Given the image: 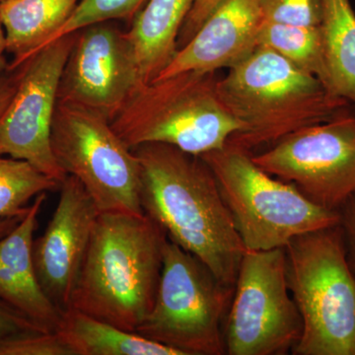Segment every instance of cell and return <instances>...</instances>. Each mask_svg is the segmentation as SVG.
Instances as JSON below:
<instances>
[{
    "label": "cell",
    "mask_w": 355,
    "mask_h": 355,
    "mask_svg": "<svg viewBox=\"0 0 355 355\" xmlns=\"http://www.w3.org/2000/svg\"><path fill=\"white\" fill-rule=\"evenodd\" d=\"M141 167L140 205L168 238L234 287L246 248L202 156L164 144L132 148Z\"/></svg>",
    "instance_id": "obj_1"
},
{
    "label": "cell",
    "mask_w": 355,
    "mask_h": 355,
    "mask_svg": "<svg viewBox=\"0 0 355 355\" xmlns=\"http://www.w3.org/2000/svg\"><path fill=\"white\" fill-rule=\"evenodd\" d=\"M167 241L146 214H100L69 309L137 331L155 300Z\"/></svg>",
    "instance_id": "obj_2"
},
{
    "label": "cell",
    "mask_w": 355,
    "mask_h": 355,
    "mask_svg": "<svg viewBox=\"0 0 355 355\" xmlns=\"http://www.w3.org/2000/svg\"><path fill=\"white\" fill-rule=\"evenodd\" d=\"M217 79V95L242 123L228 144L254 154L301 128L349 111L350 103L334 95L320 79L265 46Z\"/></svg>",
    "instance_id": "obj_3"
},
{
    "label": "cell",
    "mask_w": 355,
    "mask_h": 355,
    "mask_svg": "<svg viewBox=\"0 0 355 355\" xmlns=\"http://www.w3.org/2000/svg\"><path fill=\"white\" fill-rule=\"evenodd\" d=\"M216 73L187 71L144 83L111 121L130 148L164 144L195 155L223 148L243 125L217 95Z\"/></svg>",
    "instance_id": "obj_4"
},
{
    "label": "cell",
    "mask_w": 355,
    "mask_h": 355,
    "mask_svg": "<svg viewBox=\"0 0 355 355\" xmlns=\"http://www.w3.org/2000/svg\"><path fill=\"white\" fill-rule=\"evenodd\" d=\"M289 291L303 321L294 355H355V275L340 224L284 247Z\"/></svg>",
    "instance_id": "obj_5"
},
{
    "label": "cell",
    "mask_w": 355,
    "mask_h": 355,
    "mask_svg": "<svg viewBox=\"0 0 355 355\" xmlns=\"http://www.w3.org/2000/svg\"><path fill=\"white\" fill-rule=\"evenodd\" d=\"M246 250L284 248L296 236L338 223V214L310 202L293 186L261 169L252 153L227 144L202 154Z\"/></svg>",
    "instance_id": "obj_6"
},
{
    "label": "cell",
    "mask_w": 355,
    "mask_h": 355,
    "mask_svg": "<svg viewBox=\"0 0 355 355\" xmlns=\"http://www.w3.org/2000/svg\"><path fill=\"white\" fill-rule=\"evenodd\" d=\"M234 287L168 238L155 300L135 333L181 355H224Z\"/></svg>",
    "instance_id": "obj_7"
},
{
    "label": "cell",
    "mask_w": 355,
    "mask_h": 355,
    "mask_svg": "<svg viewBox=\"0 0 355 355\" xmlns=\"http://www.w3.org/2000/svg\"><path fill=\"white\" fill-rule=\"evenodd\" d=\"M51 139L58 166L83 184L100 214H144L139 158L108 120L58 101Z\"/></svg>",
    "instance_id": "obj_8"
},
{
    "label": "cell",
    "mask_w": 355,
    "mask_h": 355,
    "mask_svg": "<svg viewBox=\"0 0 355 355\" xmlns=\"http://www.w3.org/2000/svg\"><path fill=\"white\" fill-rule=\"evenodd\" d=\"M303 321L286 277L284 248L246 250L224 326L229 355L292 354Z\"/></svg>",
    "instance_id": "obj_9"
},
{
    "label": "cell",
    "mask_w": 355,
    "mask_h": 355,
    "mask_svg": "<svg viewBox=\"0 0 355 355\" xmlns=\"http://www.w3.org/2000/svg\"><path fill=\"white\" fill-rule=\"evenodd\" d=\"M252 158L310 202L338 211L355 190V114L301 128Z\"/></svg>",
    "instance_id": "obj_10"
},
{
    "label": "cell",
    "mask_w": 355,
    "mask_h": 355,
    "mask_svg": "<svg viewBox=\"0 0 355 355\" xmlns=\"http://www.w3.org/2000/svg\"><path fill=\"white\" fill-rule=\"evenodd\" d=\"M76 37L77 32L51 42L16 69L15 92L0 114V155L27 161L60 184L67 175L53 156L51 128L60 77Z\"/></svg>",
    "instance_id": "obj_11"
},
{
    "label": "cell",
    "mask_w": 355,
    "mask_h": 355,
    "mask_svg": "<svg viewBox=\"0 0 355 355\" xmlns=\"http://www.w3.org/2000/svg\"><path fill=\"white\" fill-rule=\"evenodd\" d=\"M142 84L127 33L110 22L97 23L77 32L58 101L90 110L111 123Z\"/></svg>",
    "instance_id": "obj_12"
},
{
    "label": "cell",
    "mask_w": 355,
    "mask_h": 355,
    "mask_svg": "<svg viewBox=\"0 0 355 355\" xmlns=\"http://www.w3.org/2000/svg\"><path fill=\"white\" fill-rule=\"evenodd\" d=\"M60 189L58 205L46 230L33 242V260L44 293L64 312L69 310L100 211L76 177L67 175Z\"/></svg>",
    "instance_id": "obj_13"
},
{
    "label": "cell",
    "mask_w": 355,
    "mask_h": 355,
    "mask_svg": "<svg viewBox=\"0 0 355 355\" xmlns=\"http://www.w3.org/2000/svg\"><path fill=\"white\" fill-rule=\"evenodd\" d=\"M263 20L259 0H224L156 79L231 69L258 48Z\"/></svg>",
    "instance_id": "obj_14"
},
{
    "label": "cell",
    "mask_w": 355,
    "mask_h": 355,
    "mask_svg": "<svg viewBox=\"0 0 355 355\" xmlns=\"http://www.w3.org/2000/svg\"><path fill=\"white\" fill-rule=\"evenodd\" d=\"M46 198V193L37 196L19 223L0 238V300L42 330L57 331L64 312L44 293L33 260L34 232Z\"/></svg>",
    "instance_id": "obj_15"
},
{
    "label": "cell",
    "mask_w": 355,
    "mask_h": 355,
    "mask_svg": "<svg viewBox=\"0 0 355 355\" xmlns=\"http://www.w3.org/2000/svg\"><path fill=\"white\" fill-rule=\"evenodd\" d=\"M196 0H147L125 32L144 83L155 80L178 51L182 28Z\"/></svg>",
    "instance_id": "obj_16"
},
{
    "label": "cell",
    "mask_w": 355,
    "mask_h": 355,
    "mask_svg": "<svg viewBox=\"0 0 355 355\" xmlns=\"http://www.w3.org/2000/svg\"><path fill=\"white\" fill-rule=\"evenodd\" d=\"M81 0H2L0 17L6 30L9 70L21 67L41 50L69 20Z\"/></svg>",
    "instance_id": "obj_17"
},
{
    "label": "cell",
    "mask_w": 355,
    "mask_h": 355,
    "mask_svg": "<svg viewBox=\"0 0 355 355\" xmlns=\"http://www.w3.org/2000/svg\"><path fill=\"white\" fill-rule=\"evenodd\" d=\"M57 331L73 355H181L135 331L123 330L74 309L62 313Z\"/></svg>",
    "instance_id": "obj_18"
},
{
    "label": "cell",
    "mask_w": 355,
    "mask_h": 355,
    "mask_svg": "<svg viewBox=\"0 0 355 355\" xmlns=\"http://www.w3.org/2000/svg\"><path fill=\"white\" fill-rule=\"evenodd\" d=\"M320 31L328 89L355 105V12L349 0H322Z\"/></svg>",
    "instance_id": "obj_19"
},
{
    "label": "cell",
    "mask_w": 355,
    "mask_h": 355,
    "mask_svg": "<svg viewBox=\"0 0 355 355\" xmlns=\"http://www.w3.org/2000/svg\"><path fill=\"white\" fill-rule=\"evenodd\" d=\"M258 46L275 51L299 69L317 77L328 88V72L320 26L305 27L263 20Z\"/></svg>",
    "instance_id": "obj_20"
},
{
    "label": "cell",
    "mask_w": 355,
    "mask_h": 355,
    "mask_svg": "<svg viewBox=\"0 0 355 355\" xmlns=\"http://www.w3.org/2000/svg\"><path fill=\"white\" fill-rule=\"evenodd\" d=\"M60 187L27 161L0 155V218L24 216L30 200Z\"/></svg>",
    "instance_id": "obj_21"
},
{
    "label": "cell",
    "mask_w": 355,
    "mask_h": 355,
    "mask_svg": "<svg viewBox=\"0 0 355 355\" xmlns=\"http://www.w3.org/2000/svg\"><path fill=\"white\" fill-rule=\"evenodd\" d=\"M146 1L147 0H81L69 20L51 37L44 46L67 35L78 32L87 26L111 22L113 20H132Z\"/></svg>",
    "instance_id": "obj_22"
},
{
    "label": "cell",
    "mask_w": 355,
    "mask_h": 355,
    "mask_svg": "<svg viewBox=\"0 0 355 355\" xmlns=\"http://www.w3.org/2000/svg\"><path fill=\"white\" fill-rule=\"evenodd\" d=\"M263 19L282 24L319 27L322 0H259Z\"/></svg>",
    "instance_id": "obj_23"
},
{
    "label": "cell",
    "mask_w": 355,
    "mask_h": 355,
    "mask_svg": "<svg viewBox=\"0 0 355 355\" xmlns=\"http://www.w3.org/2000/svg\"><path fill=\"white\" fill-rule=\"evenodd\" d=\"M0 355H73L58 331H29L0 340Z\"/></svg>",
    "instance_id": "obj_24"
},
{
    "label": "cell",
    "mask_w": 355,
    "mask_h": 355,
    "mask_svg": "<svg viewBox=\"0 0 355 355\" xmlns=\"http://www.w3.org/2000/svg\"><path fill=\"white\" fill-rule=\"evenodd\" d=\"M36 331H46L19 311L0 300V340Z\"/></svg>",
    "instance_id": "obj_25"
},
{
    "label": "cell",
    "mask_w": 355,
    "mask_h": 355,
    "mask_svg": "<svg viewBox=\"0 0 355 355\" xmlns=\"http://www.w3.org/2000/svg\"><path fill=\"white\" fill-rule=\"evenodd\" d=\"M338 214L347 261L355 275V190L340 205Z\"/></svg>",
    "instance_id": "obj_26"
},
{
    "label": "cell",
    "mask_w": 355,
    "mask_h": 355,
    "mask_svg": "<svg viewBox=\"0 0 355 355\" xmlns=\"http://www.w3.org/2000/svg\"><path fill=\"white\" fill-rule=\"evenodd\" d=\"M224 0H196L193 9L182 28L178 41V50L197 33L205 21L209 17L210 14Z\"/></svg>",
    "instance_id": "obj_27"
},
{
    "label": "cell",
    "mask_w": 355,
    "mask_h": 355,
    "mask_svg": "<svg viewBox=\"0 0 355 355\" xmlns=\"http://www.w3.org/2000/svg\"><path fill=\"white\" fill-rule=\"evenodd\" d=\"M17 84V73L11 77H3L0 83V114L3 113L7 105L12 99Z\"/></svg>",
    "instance_id": "obj_28"
},
{
    "label": "cell",
    "mask_w": 355,
    "mask_h": 355,
    "mask_svg": "<svg viewBox=\"0 0 355 355\" xmlns=\"http://www.w3.org/2000/svg\"><path fill=\"white\" fill-rule=\"evenodd\" d=\"M7 53V43L6 30L2 24L1 17H0V83L3 78V73L8 69V65L6 64V53Z\"/></svg>",
    "instance_id": "obj_29"
},
{
    "label": "cell",
    "mask_w": 355,
    "mask_h": 355,
    "mask_svg": "<svg viewBox=\"0 0 355 355\" xmlns=\"http://www.w3.org/2000/svg\"><path fill=\"white\" fill-rule=\"evenodd\" d=\"M22 218L23 216L0 218V238L3 237L7 233L10 232V231L19 223Z\"/></svg>",
    "instance_id": "obj_30"
},
{
    "label": "cell",
    "mask_w": 355,
    "mask_h": 355,
    "mask_svg": "<svg viewBox=\"0 0 355 355\" xmlns=\"http://www.w3.org/2000/svg\"><path fill=\"white\" fill-rule=\"evenodd\" d=\"M0 1H2V0H0Z\"/></svg>",
    "instance_id": "obj_31"
}]
</instances>
